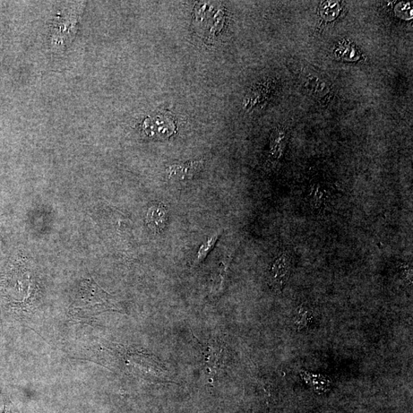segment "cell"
Wrapping results in <instances>:
<instances>
[{"mask_svg":"<svg viewBox=\"0 0 413 413\" xmlns=\"http://www.w3.org/2000/svg\"><path fill=\"white\" fill-rule=\"evenodd\" d=\"M108 310L119 311L113 297L100 289L96 283L86 282L80 295L73 303L71 312L77 317H92Z\"/></svg>","mask_w":413,"mask_h":413,"instance_id":"cell-1","label":"cell"},{"mask_svg":"<svg viewBox=\"0 0 413 413\" xmlns=\"http://www.w3.org/2000/svg\"><path fill=\"white\" fill-rule=\"evenodd\" d=\"M291 272V256L288 251L281 253L273 262L269 271L271 288L277 292L282 291Z\"/></svg>","mask_w":413,"mask_h":413,"instance_id":"cell-2","label":"cell"},{"mask_svg":"<svg viewBox=\"0 0 413 413\" xmlns=\"http://www.w3.org/2000/svg\"><path fill=\"white\" fill-rule=\"evenodd\" d=\"M204 166L203 159L178 163L167 168V177L171 182L186 183L199 175Z\"/></svg>","mask_w":413,"mask_h":413,"instance_id":"cell-3","label":"cell"},{"mask_svg":"<svg viewBox=\"0 0 413 413\" xmlns=\"http://www.w3.org/2000/svg\"><path fill=\"white\" fill-rule=\"evenodd\" d=\"M168 211L164 204L157 203L150 206L146 214L145 222L150 229L156 234H161L166 228Z\"/></svg>","mask_w":413,"mask_h":413,"instance_id":"cell-4","label":"cell"},{"mask_svg":"<svg viewBox=\"0 0 413 413\" xmlns=\"http://www.w3.org/2000/svg\"><path fill=\"white\" fill-rule=\"evenodd\" d=\"M288 141L287 133L283 129H277L270 136L268 159L271 162H278L283 157Z\"/></svg>","mask_w":413,"mask_h":413,"instance_id":"cell-5","label":"cell"},{"mask_svg":"<svg viewBox=\"0 0 413 413\" xmlns=\"http://www.w3.org/2000/svg\"><path fill=\"white\" fill-rule=\"evenodd\" d=\"M222 234V230H218L216 233L211 235L208 239H206L204 242L201 245L197 251L195 260L193 261V266H199L201 264L204 260L206 256L210 254L212 251L213 248L214 247L215 244H216L218 240L219 239L220 236Z\"/></svg>","mask_w":413,"mask_h":413,"instance_id":"cell-6","label":"cell"},{"mask_svg":"<svg viewBox=\"0 0 413 413\" xmlns=\"http://www.w3.org/2000/svg\"><path fill=\"white\" fill-rule=\"evenodd\" d=\"M303 77L306 87L312 92L320 93L321 96L329 92L328 85L320 77L307 72Z\"/></svg>","mask_w":413,"mask_h":413,"instance_id":"cell-7","label":"cell"},{"mask_svg":"<svg viewBox=\"0 0 413 413\" xmlns=\"http://www.w3.org/2000/svg\"><path fill=\"white\" fill-rule=\"evenodd\" d=\"M313 311L307 306H302L299 308L296 316L295 324L299 330H303L308 326L312 320Z\"/></svg>","mask_w":413,"mask_h":413,"instance_id":"cell-8","label":"cell"},{"mask_svg":"<svg viewBox=\"0 0 413 413\" xmlns=\"http://www.w3.org/2000/svg\"><path fill=\"white\" fill-rule=\"evenodd\" d=\"M322 5L321 13L326 20L335 19L339 13L340 7L337 2H326Z\"/></svg>","mask_w":413,"mask_h":413,"instance_id":"cell-9","label":"cell"}]
</instances>
